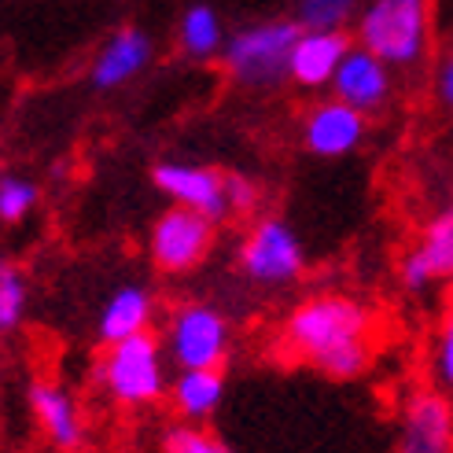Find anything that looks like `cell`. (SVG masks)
Listing matches in <instances>:
<instances>
[{"mask_svg": "<svg viewBox=\"0 0 453 453\" xmlns=\"http://www.w3.org/2000/svg\"><path fill=\"white\" fill-rule=\"evenodd\" d=\"M280 343L317 372L354 380L372 365V313L350 296L321 291L288 313Z\"/></svg>", "mask_w": 453, "mask_h": 453, "instance_id": "cell-1", "label": "cell"}, {"mask_svg": "<svg viewBox=\"0 0 453 453\" xmlns=\"http://www.w3.org/2000/svg\"><path fill=\"white\" fill-rule=\"evenodd\" d=\"M96 383L104 398L119 410L141 413L158 405L170 395V357L163 335L144 332L115 347H104V357L96 361Z\"/></svg>", "mask_w": 453, "mask_h": 453, "instance_id": "cell-2", "label": "cell"}, {"mask_svg": "<svg viewBox=\"0 0 453 453\" xmlns=\"http://www.w3.org/2000/svg\"><path fill=\"white\" fill-rule=\"evenodd\" d=\"M299 34L303 27L296 19H265L229 34L221 52L225 74H229L233 85L251 88V93H265V88L284 85Z\"/></svg>", "mask_w": 453, "mask_h": 453, "instance_id": "cell-3", "label": "cell"}, {"mask_svg": "<svg viewBox=\"0 0 453 453\" xmlns=\"http://www.w3.org/2000/svg\"><path fill=\"white\" fill-rule=\"evenodd\" d=\"M432 4L427 0H369L354 19V44L388 66H413L427 52Z\"/></svg>", "mask_w": 453, "mask_h": 453, "instance_id": "cell-4", "label": "cell"}, {"mask_svg": "<svg viewBox=\"0 0 453 453\" xmlns=\"http://www.w3.org/2000/svg\"><path fill=\"white\" fill-rule=\"evenodd\" d=\"M170 365L180 369H221L233 347V328L214 303H180L170 310L163 328Z\"/></svg>", "mask_w": 453, "mask_h": 453, "instance_id": "cell-5", "label": "cell"}, {"mask_svg": "<svg viewBox=\"0 0 453 453\" xmlns=\"http://www.w3.org/2000/svg\"><path fill=\"white\" fill-rule=\"evenodd\" d=\"M236 265H240V273L258 288H284L303 277L306 247L284 218H258L251 229L243 233Z\"/></svg>", "mask_w": 453, "mask_h": 453, "instance_id": "cell-6", "label": "cell"}, {"mask_svg": "<svg viewBox=\"0 0 453 453\" xmlns=\"http://www.w3.org/2000/svg\"><path fill=\"white\" fill-rule=\"evenodd\" d=\"M214 236H218V225L211 218L185 207H166L148 229V255L155 269H163L170 277L192 273L214 251Z\"/></svg>", "mask_w": 453, "mask_h": 453, "instance_id": "cell-7", "label": "cell"}, {"mask_svg": "<svg viewBox=\"0 0 453 453\" xmlns=\"http://www.w3.org/2000/svg\"><path fill=\"white\" fill-rule=\"evenodd\" d=\"M151 185L170 199V207H185L214 225L233 218L229 214V196H225V173L196 163H177V158H163L151 166Z\"/></svg>", "mask_w": 453, "mask_h": 453, "instance_id": "cell-8", "label": "cell"}, {"mask_svg": "<svg viewBox=\"0 0 453 453\" xmlns=\"http://www.w3.org/2000/svg\"><path fill=\"white\" fill-rule=\"evenodd\" d=\"M299 137H303V148L313 155V158H343L350 151H357L369 137V115L347 107L343 100H321L313 104L306 115H303V126H299Z\"/></svg>", "mask_w": 453, "mask_h": 453, "instance_id": "cell-9", "label": "cell"}, {"mask_svg": "<svg viewBox=\"0 0 453 453\" xmlns=\"http://www.w3.org/2000/svg\"><path fill=\"white\" fill-rule=\"evenodd\" d=\"M27 402H30V413L41 427V435L59 453H78L85 446V413L66 383L52 376H34L27 388Z\"/></svg>", "mask_w": 453, "mask_h": 453, "instance_id": "cell-10", "label": "cell"}, {"mask_svg": "<svg viewBox=\"0 0 453 453\" xmlns=\"http://www.w3.org/2000/svg\"><path fill=\"white\" fill-rule=\"evenodd\" d=\"M395 453H453V405L446 391H413L405 398Z\"/></svg>", "mask_w": 453, "mask_h": 453, "instance_id": "cell-11", "label": "cell"}, {"mask_svg": "<svg viewBox=\"0 0 453 453\" xmlns=\"http://www.w3.org/2000/svg\"><path fill=\"white\" fill-rule=\"evenodd\" d=\"M332 96L343 100L354 111H361V115H376V111H383L388 100L395 96L391 66L380 56L365 52L361 44H354L343 59V66H339L335 78H332Z\"/></svg>", "mask_w": 453, "mask_h": 453, "instance_id": "cell-12", "label": "cell"}, {"mask_svg": "<svg viewBox=\"0 0 453 453\" xmlns=\"http://www.w3.org/2000/svg\"><path fill=\"white\" fill-rule=\"evenodd\" d=\"M398 277L410 291H427L432 284L453 280V203L424 225L420 243L405 251L398 265Z\"/></svg>", "mask_w": 453, "mask_h": 453, "instance_id": "cell-13", "label": "cell"}, {"mask_svg": "<svg viewBox=\"0 0 453 453\" xmlns=\"http://www.w3.org/2000/svg\"><path fill=\"white\" fill-rule=\"evenodd\" d=\"M155 56V41L148 30L141 27H119L111 34L100 52L93 56V66H88V81L100 93H111V88H122L133 78H141L148 71V63Z\"/></svg>", "mask_w": 453, "mask_h": 453, "instance_id": "cell-14", "label": "cell"}, {"mask_svg": "<svg viewBox=\"0 0 453 453\" xmlns=\"http://www.w3.org/2000/svg\"><path fill=\"white\" fill-rule=\"evenodd\" d=\"M350 49L354 41L347 30H303L291 52L288 81H296L299 88H332V78Z\"/></svg>", "mask_w": 453, "mask_h": 453, "instance_id": "cell-15", "label": "cell"}, {"mask_svg": "<svg viewBox=\"0 0 453 453\" xmlns=\"http://www.w3.org/2000/svg\"><path fill=\"white\" fill-rule=\"evenodd\" d=\"M155 321V296L144 284H122L107 296L96 317V339L104 347H115L122 339L151 332Z\"/></svg>", "mask_w": 453, "mask_h": 453, "instance_id": "cell-16", "label": "cell"}, {"mask_svg": "<svg viewBox=\"0 0 453 453\" xmlns=\"http://www.w3.org/2000/svg\"><path fill=\"white\" fill-rule=\"evenodd\" d=\"M173 413L185 424H199L218 413L225 402V372L221 369H180L170 380Z\"/></svg>", "mask_w": 453, "mask_h": 453, "instance_id": "cell-17", "label": "cell"}, {"mask_svg": "<svg viewBox=\"0 0 453 453\" xmlns=\"http://www.w3.org/2000/svg\"><path fill=\"white\" fill-rule=\"evenodd\" d=\"M225 41H229L225 22L211 4H192V8H185V15L177 19V49L196 63H207L214 56L221 59Z\"/></svg>", "mask_w": 453, "mask_h": 453, "instance_id": "cell-18", "label": "cell"}, {"mask_svg": "<svg viewBox=\"0 0 453 453\" xmlns=\"http://www.w3.org/2000/svg\"><path fill=\"white\" fill-rule=\"evenodd\" d=\"M27 303H30V291H27V277L12 258H0V335L15 332L27 317Z\"/></svg>", "mask_w": 453, "mask_h": 453, "instance_id": "cell-19", "label": "cell"}, {"mask_svg": "<svg viewBox=\"0 0 453 453\" xmlns=\"http://www.w3.org/2000/svg\"><path fill=\"white\" fill-rule=\"evenodd\" d=\"M41 203V185L22 173H0V225H19Z\"/></svg>", "mask_w": 453, "mask_h": 453, "instance_id": "cell-20", "label": "cell"}, {"mask_svg": "<svg viewBox=\"0 0 453 453\" xmlns=\"http://www.w3.org/2000/svg\"><path fill=\"white\" fill-rule=\"evenodd\" d=\"M357 19V0H299L296 22L303 30H347Z\"/></svg>", "mask_w": 453, "mask_h": 453, "instance_id": "cell-21", "label": "cell"}, {"mask_svg": "<svg viewBox=\"0 0 453 453\" xmlns=\"http://www.w3.org/2000/svg\"><path fill=\"white\" fill-rule=\"evenodd\" d=\"M158 449H163V453H233L214 432H207L203 424H185V420H177V424L166 427Z\"/></svg>", "mask_w": 453, "mask_h": 453, "instance_id": "cell-22", "label": "cell"}, {"mask_svg": "<svg viewBox=\"0 0 453 453\" xmlns=\"http://www.w3.org/2000/svg\"><path fill=\"white\" fill-rule=\"evenodd\" d=\"M432 365L439 388L453 395V303L442 310L439 328H435V347H432Z\"/></svg>", "mask_w": 453, "mask_h": 453, "instance_id": "cell-23", "label": "cell"}, {"mask_svg": "<svg viewBox=\"0 0 453 453\" xmlns=\"http://www.w3.org/2000/svg\"><path fill=\"white\" fill-rule=\"evenodd\" d=\"M225 196H229V214H251L258 207V185L243 173H225Z\"/></svg>", "mask_w": 453, "mask_h": 453, "instance_id": "cell-24", "label": "cell"}, {"mask_svg": "<svg viewBox=\"0 0 453 453\" xmlns=\"http://www.w3.org/2000/svg\"><path fill=\"white\" fill-rule=\"evenodd\" d=\"M435 88H439V100L453 111V52L439 63V74H435Z\"/></svg>", "mask_w": 453, "mask_h": 453, "instance_id": "cell-25", "label": "cell"}]
</instances>
